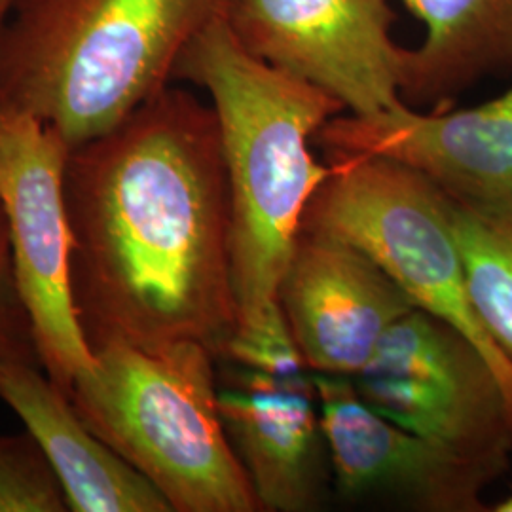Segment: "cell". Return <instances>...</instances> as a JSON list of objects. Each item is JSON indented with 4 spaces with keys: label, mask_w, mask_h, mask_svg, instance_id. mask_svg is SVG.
<instances>
[{
    "label": "cell",
    "mask_w": 512,
    "mask_h": 512,
    "mask_svg": "<svg viewBox=\"0 0 512 512\" xmlns=\"http://www.w3.org/2000/svg\"><path fill=\"white\" fill-rule=\"evenodd\" d=\"M0 361L42 366L35 330L19 291L8 224L0 205Z\"/></svg>",
    "instance_id": "17"
},
{
    "label": "cell",
    "mask_w": 512,
    "mask_h": 512,
    "mask_svg": "<svg viewBox=\"0 0 512 512\" xmlns=\"http://www.w3.org/2000/svg\"><path fill=\"white\" fill-rule=\"evenodd\" d=\"M228 4L18 0L16 18L0 31V99L80 147L169 86L188 44Z\"/></svg>",
    "instance_id": "3"
},
{
    "label": "cell",
    "mask_w": 512,
    "mask_h": 512,
    "mask_svg": "<svg viewBox=\"0 0 512 512\" xmlns=\"http://www.w3.org/2000/svg\"><path fill=\"white\" fill-rule=\"evenodd\" d=\"M71 147L33 112L0 99V205L44 372L69 393L93 353L69 285L65 169Z\"/></svg>",
    "instance_id": "7"
},
{
    "label": "cell",
    "mask_w": 512,
    "mask_h": 512,
    "mask_svg": "<svg viewBox=\"0 0 512 512\" xmlns=\"http://www.w3.org/2000/svg\"><path fill=\"white\" fill-rule=\"evenodd\" d=\"M421 21L420 46L406 54L403 101L448 109L486 76L512 69V0H401Z\"/></svg>",
    "instance_id": "14"
},
{
    "label": "cell",
    "mask_w": 512,
    "mask_h": 512,
    "mask_svg": "<svg viewBox=\"0 0 512 512\" xmlns=\"http://www.w3.org/2000/svg\"><path fill=\"white\" fill-rule=\"evenodd\" d=\"M450 205L471 302L512 363V202L450 198Z\"/></svg>",
    "instance_id": "15"
},
{
    "label": "cell",
    "mask_w": 512,
    "mask_h": 512,
    "mask_svg": "<svg viewBox=\"0 0 512 512\" xmlns=\"http://www.w3.org/2000/svg\"><path fill=\"white\" fill-rule=\"evenodd\" d=\"M313 382L340 497L408 511H486L482 494L499 476L387 420L351 378L313 374Z\"/></svg>",
    "instance_id": "9"
},
{
    "label": "cell",
    "mask_w": 512,
    "mask_h": 512,
    "mask_svg": "<svg viewBox=\"0 0 512 512\" xmlns=\"http://www.w3.org/2000/svg\"><path fill=\"white\" fill-rule=\"evenodd\" d=\"M294 346L313 374L355 378L414 302L353 241L302 226L277 289Z\"/></svg>",
    "instance_id": "10"
},
{
    "label": "cell",
    "mask_w": 512,
    "mask_h": 512,
    "mask_svg": "<svg viewBox=\"0 0 512 512\" xmlns=\"http://www.w3.org/2000/svg\"><path fill=\"white\" fill-rule=\"evenodd\" d=\"M327 162L385 158L465 202H512V86L471 109L420 112L401 103L370 116L338 114L315 137Z\"/></svg>",
    "instance_id": "11"
},
{
    "label": "cell",
    "mask_w": 512,
    "mask_h": 512,
    "mask_svg": "<svg viewBox=\"0 0 512 512\" xmlns=\"http://www.w3.org/2000/svg\"><path fill=\"white\" fill-rule=\"evenodd\" d=\"M302 226L353 241L391 275L418 310L463 334L494 368L512 414V363L471 302L450 198L418 171L385 158L329 162Z\"/></svg>",
    "instance_id": "5"
},
{
    "label": "cell",
    "mask_w": 512,
    "mask_h": 512,
    "mask_svg": "<svg viewBox=\"0 0 512 512\" xmlns=\"http://www.w3.org/2000/svg\"><path fill=\"white\" fill-rule=\"evenodd\" d=\"M495 512H512V492L494 507Z\"/></svg>",
    "instance_id": "19"
},
{
    "label": "cell",
    "mask_w": 512,
    "mask_h": 512,
    "mask_svg": "<svg viewBox=\"0 0 512 512\" xmlns=\"http://www.w3.org/2000/svg\"><path fill=\"white\" fill-rule=\"evenodd\" d=\"M387 420L503 476L512 414L486 357L448 323L414 308L393 323L353 378Z\"/></svg>",
    "instance_id": "6"
},
{
    "label": "cell",
    "mask_w": 512,
    "mask_h": 512,
    "mask_svg": "<svg viewBox=\"0 0 512 512\" xmlns=\"http://www.w3.org/2000/svg\"><path fill=\"white\" fill-rule=\"evenodd\" d=\"M16 4H18V0H0V25L4 23L6 16L14 10Z\"/></svg>",
    "instance_id": "18"
},
{
    "label": "cell",
    "mask_w": 512,
    "mask_h": 512,
    "mask_svg": "<svg viewBox=\"0 0 512 512\" xmlns=\"http://www.w3.org/2000/svg\"><path fill=\"white\" fill-rule=\"evenodd\" d=\"M217 361L198 342L109 344L93 349L67 393L171 512L262 511L220 418Z\"/></svg>",
    "instance_id": "4"
},
{
    "label": "cell",
    "mask_w": 512,
    "mask_h": 512,
    "mask_svg": "<svg viewBox=\"0 0 512 512\" xmlns=\"http://www.w3.org/2000/svg\"><path fill=\"white\" fill-rule=\"evenodd\" d=\"M220 418L260 509H319L332 482L313 372H266L228 363Z\"/></svg>",
    "instance_id": "12"
},
{
    "label": "cell",
    "mask_w": 512,
    "mask_h": 512,
    "mask_svg": "<svg viewBox=\"0 0 512 512\" xmlns=\"http://www.w3.org/2000/svg\"><path fill=\"white\" fill-rule=\"evenodd\" d=\"M239 42L275 69L329 93L349 114L403 101L406 54L387 0H230Z\"/></svg>",
    "instance_id": "8"
},
{
    "label": "cell",
    "mask_w": 512,
    "mask_h": 512,
    "mask_svg": "<svg viewBox=\"0 0 512 512\" xmlns=\"http://www.w3.org/2000/svg\"><path fill=\"white\" fill-rule=\"evenodd\" d=\"M0 399L46 454L69 511L171 512L164 495L93 433L42 366L0 361Z\"/></svg>",
    "instance_id": "13"
},
{
    "label": "cell",
    "mask_w": 512,
    "mask_h": 512,
    "mask_svg": "<svg viewBox=\"0 0 512 512\" xmlns=\"http://www.w3.org/2000/svg\"><path fill=\"white\" fill-rule=\"evenodd\" d=\"M65 511L63 486L37 440L0 435V512Z\"/></svg>",
    "instance_id": "16"
},
{
    "label": "cell",
    "mask_w": 512,
    "mask_h": 512,
    "mask_svg": "<svg viewBox=\"0 0 512 512\" xmlns=\"http://www.w3.org/2000/svg\"><path fill=\"white\" fill-rule=\"evenodd\" d=\"M69 285L90 349L198 342L238 329L230 188L213 107L165 86L120 126L71 148Z\"/></svg>",
    "instance_id": "1"
},
{
    "label": "cell",
    "mask_w": 512,
    "mask_h": 512,
    "mask_svg": "<svg viewBox=\"0 0 512 512\" xmlns=\"http://www.w3.org/2000/svg\"><path fill=\"white\" fill-rule=\"evenodd\" d=\"M173 78L211 97L230 188V258L238 329L262 327L281 310L277 289L315 192L332 173L311 145L346 112L329 93L251 54L226 16L181 55Z\"/></svg>",
    "instance_id": "2"
}]
</instances>
